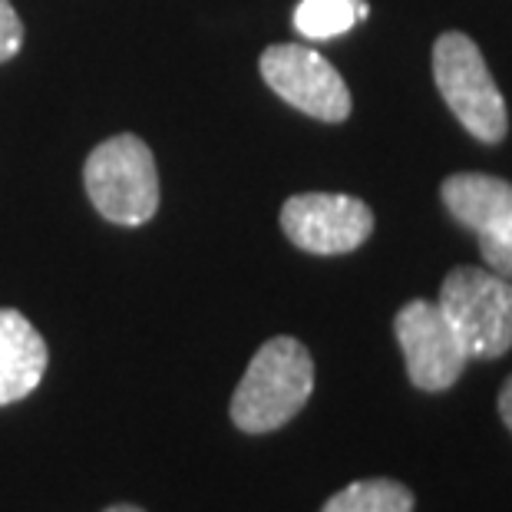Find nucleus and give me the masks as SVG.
Returning a JSON list of instances; mask_svg holds the SVG:
<instances>
[{
	"mask_svg": "<svg viewBox=\"0 0 512 512\" xmlns=\"http://www.w3.org/2000/svg\"><path fill=\"white\" fill-rule=\"evenodd\" d=\"M314 394V361L298 337H271L255 351L232 394V423L242 433H275Z\"/></svg>",
	"mask_w": 512,
	"mask_h": 512,
	"instance_id": "nucleus-1",
	"label": "nucleus"
},
{
	"mask_svg": "<svg viewBox=\"0 0 512 512\" xmlns=\"http://www.w3.org/2000/svg\"><path fill=\"white\" fill-rule=\"evenodd\" d=\"M433 80H437L443 103L460 119L466 133L489 146L503 143L509 133L506 100L483 53L460 30H446L433 43Z\"/></svg>",
	"mask_w": 512,
	"mask_h": 512,
	"instance_id": "nucleus-2",
	"label": "nucleus"
},
{
	"mask_svg": "<svg viewBox=\"0 0 512 512\" xmlns=\"http://www.w3.org/2000/svg\"><path fill=\"white\" fill-rule=\"evenodd\" d=\"M86 195L106 222L143 225L159 209V172L152 149L133 133L100 143L83 166Z\"/></svg>",
	"mask_w": 512,
	"mask_h": 512,
	"instance_id": "nucleus-3",
	"label": "nucleus"
},
{
	"mask_svg": "<svg viewBox=\"0 0 512 512\" xmlns=\"http://www.w3.org/2000/svg\"><path fill=\"white\" fill-rule=\"evenodd\" d=\"M440 311L470 354V361H496L512 351V281L493 268L460 265L443 278Z\"/></svg>",
	"mask_w": 512,
	"mask_h": 512,
	"instance_id": "nucleus-4",
	"label": "nucleus"
},
{
	"mask_svg": "<svg viewBox=\"0 0 512 512\" xmlns=\"http://www.w3.org/2000/svg\"><path fill=\"white\" fill-rule=\"evenodd\" d=\"M261 80L294 110L321 123H344L351 116V90L344 76L318 50L298 43H275L258 60Z\"/></svg>",
	"mask_w": 512,
	"mask_h": 512,
	"instance_id": "nucleus-5",
	"label": "nucleus"
},
{
	"mask_svg": "<svg viewBox=\"0 0 512 512\" xmlns=\"http://www.w3.org/2000/svg\"><path fill=\"white\" fill-rule=\"evenodd\" d=\"M394 334L407 361L410 384L423 394H443L463 377L470 354L437 301H407L394 318Z\"/></svg>",
	"mask_w": 512,
	"mask_h": 512,
	"instance_id": "nucleus-6",
	"label": "nucleus"
},
{
	"mask_svg": "<svg viewBox=\"0 0 512 512\" xmlns=\"http://www.w3.org/2000/svg\"><path fill=\"white\" fill-rule=\"evenodd\" d=\"M281 232L308 255H347L374 235V212L354 195L304 192L281 205Z\"/></svg>",
	"mask_w": 512,
	"mask_h": 512,
	"instance_id": "nucleus-7",
	"label": "nucleus"
},
{
	"mask_svg": "<svg viewBox=\"0 0 512 512\" xmlns=\"http://www.w3.org/2000/svg\"><path fill=\"white\" fill-rule=\"evenodd\" d=\"M440 199L453 222L476 238L503 235L512 228V182L489 172H453L440 185Z\"/></svg>",
	"mask_w": 512,
	"mask_h": 512,
	"instance_id": "nucleus-8",
	"label": "nucleus"
},
{
	"mask_svg": "<svg viewBox=\"0 0 512 512\" xmlns=\"http://www.w3.org/2000/svg\"><path fill=\"white\" fill-rule=\"evenodd\" d=\"M47 370V344L14 308H0V407L30 397Z\"/></svg>",
	"mask_w": 512,
	"mask_h": 512,
	"instance_id": "nucleus-9",
	"label": "nucleus"
},
{
	"mask_svg": "<svg viewBox=\"0 0 512 512\" xmlns=\"http://www.w3.org/2000/svg\"><path fill=\"white\" fill-rule=\"evenodd\" d=\"M413 506H417V499L407 486L397 479L374 476L344 486L321 506V512H413Z\"/></svg>",
	"mask_w": 512,
	"mask_h": 512,
	"instance_id": "nucleus-10",
	"label": "nucleus"
},
{
	"mask_svg": "<svg viewBox=\"0 0 512 512\" xmlns=\"http://www.w3.org/2000/svg\"><path fill=\"white\" fill-rule=\"evenodd\" d=\"M367 17V0H301L294 7V30L308 40H331Z\"/></svg>",
	"mask_w": 512,
	"mask_h": 512,
	"instance_id": "nucleus-11",
	"label": "nucleus"
},
{
	"mask_svg": "<svg viewBox=\"0 0 512 512\" xmlns=\"http://www.w3.org/2000/svg\"><path fill=\"white\" fill-rule=\"evenodd\" d=\"M20 47H24V20L10 0H0V63L17 57Z\"/></svg>",
	"mask_w": 512,
	"mask_h": 512,
	"instance_id": "nucleus-12",
	"label": "nucleus"
},
{
	"mask_svg": "<svg viewBox=\"0 0 512 512\" xmlns=\"http://www.w3.org/2000/svg\"><path fill=\"white\" fill-rule=\"evenodd\" d=\"M479 255H483V261L496 275L512 281V228H506L503 235L479 238Z\"/></svg>",
	"mask_w": 512,
	"mask_h": 512,
	"instance_id": "nucleus-13",
	"label": "nucleus"
},
{
	"mask_svg": "<svg viewBox=\"0 0 512 512\" xmlns=\"http://www.w3.org/2000/svg\"><path fill=\"white\" fill-rule=\"evenodd\" d=\"M499 417H503L506 430L512 433V374L506 377V384L499 387Z\"/></svg>",
	"mask_w": 512,
	"mask_h": 512,
	"instance_id": "nucleus-14",
	"label": "nucleus"
},
{
	"mask_svg": "<svg viewBox=\"0 0 512 512\" xmlns=\"http://www.w3.org/2000/svg\"><path fill=\"white\" fill-rule=\"evenodd\" d=\"M103 512H146V509H139V506H129V503H119V506H110V509H103Z\"/></svg>",
	"mask_w": 512,
	"mask_h": 512,
	"instance_id": "nucleus-15",
	"label": "nucleus"
}]
</instances>
